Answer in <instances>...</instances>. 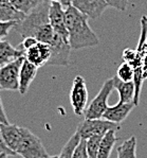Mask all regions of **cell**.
Masks as SVG:
<instances>
[{"instance_id":"2","label":"cell","mask_w":147,"mask_h":158,"mask_svg":"<svg viewBox=\"0 0 147 158\" xmlns=\"http://www.w3.org/2000/svg\"><path fill=\"white\" fill-rule=\"evenodd\" d=\"M51 1L50 0H43L42 3L36 9L33 10L31 13L26 15L25 18L19 21L18 25L14 29L20 34L22 38L26 37H34V34L39 27L45 23H49V9Z\"/></svg>"},{"instance_id":"5","label":"cell","mask_w":147,"mask_h":158,"mask_svg":"<svg viewBox=\"0 0 147 158\" xmlns=\"http://www.w3.org/2000/svg\"><path fill=\"white\" fill-rule=\"evenodd\" d=\"M120 127V124L108 121L104 118L85 119L78 124L76 133L79 135L81 139H88L95 135H104L110 130L119 131Z\"/></svg>"},{"instance_id":"16","label":"cell","mask_w":147,"mask_h":158,"mask_svg":"<svg viewBox=\"0 0 147 158\" xmlns=\"http://www.w3.org/2000/svg\"><path fill=\"white\" fill-rule=\"evenodd\" d=\"M113 79V86L114 89H117L120 96V102L122 103H130L134 100V92H136V87H134L133 81L131 82H123L115 75Z\"/></svg>"},{"instance_id":"26","label":"cell","mask_w":147,"mask_h":158,"mask_svg":"<svg viewBox=\"0 0 147 158\" xmlns=\"http://www.w3.org/2000/svg\"><path fill=\"white\" fill-rule=\"evenodd\" d=\"M19 21H0V40L9 35L10 31L18 25Z\"/></svg>"},{"instance_id":"31","label":"cell","mask_w":147,"mask_h":158,"mask_svg":"<svg viewBox=\"0 0 147 158\" xmlns=\"http://www.w3.org/2000/svg\"><path fill=\"white\" fill-rule=\"evenodd\" d=\"M0 123H2V124H8V123H10L6 111H4V107H3V104H2L1 98H0Z\"/></svg>"},{"instance_id":"22","label":"cell","mask_w":147,"mask_h":158,"mask_svg":"<svg viewBox=\"0 0 147 158\" xmlns=\"http://www.w3.org/2000/svg\"><path fill=\"white\" fill-rule=\"evenodd\" d=\"M79 141H81V137L75 132L69 138V140L66 142V144L62 147L61 154L58 155V158H73L74 150H75L76 145L78 144Z\"/></svg>"},{"instance_id":"10","label":"cell","mask_w":147,"mask_h":158,"mask_svg":"<svg viewBox=\"0 0 147 158\" xmlns=\"http://www.w3.org/2000/svg\"><path fill=\"white\" fill-rule=\"evenodd\" d=\"M49 23L56 34L68 40V31L65 23V8L59 2H52L49 9Z\"/></svg>"},{"instance_id":"34","label":"cell","mask_w":147,"mask_h":158,"mask_svg":"<svg viewBox=\"0 0 147 158\" xmlns=\"http://www.w3.org/2000/svg\"><path fill=\"white\" fill-rule=\"evenodd\" d=\"M8 2H10V0H0V4L1 3H8Z\"/></svg>"},{"instance_id":"14","label":"cell","mask_w":147,"mask_h":158,"mask_svg":"<svg viewBox=\"0 0 147 158\" xmlns=\"http://www.w3.org/2000/svg\"><path fill=\"white\" fill-rule=\"evenodd\" d=\"M0 127H1L2 136H3V139L6 145L12 151L16 152L21 137V127H19L16 124H11V123H8V124L0 123Z\"/></svg>"},{"instance_id":"8","label":"cell","mask_w":147,"mask_h":158,"mask_svg":"<svg viewBox=\"0 0 147 158\" xmlns=\"http://www.w3.org/2000/svg\"><path fill=\"white\" fill-rule=\"evenodd\" d=\"M51 48V56L47 65L49 66H68L70 63V52L71 47L68 40H65L58 34H56L50 44Z\"/></svg>"},{"instance_id":"25","label":"cell","mask_w":147,"mask_h":158,"mask_svg":"<svg viewBox=\"0 0 147 158\" xmlns=\"http://www.w3.org/2000/svg\"><path fill=\"white\" fill-rule=\"evenodd\" d=\"M134 69L132 68L128 63L124 62L120 65L117 71V77L123 82H131L133 81Z\"/></svg>"},{"instance_id":"33","label":"cell","mask_w":147,"mask_h":158,"mask_svg":"<svg viewBox=\"0 0 147 158\" xmlns=\"http://www.w3.org/2000/svg\"><path fill=\"white\" fill-rule=\"evenodd\" d=\"M9 155L6 154V153H0V158H8Z\"/></svg>"},{"instance_id":"15","label":"cell","mask_w":147,"mask_h":158,"mask_svg":"<svg viewBox=\"0 0 147 158\" xmlns=\"http://www.w3.org/2000/svg\"><path fill=\"white\" fill-rule=\"evenodd\" d=\"M25 56V50L13 47L6 40H0V67L6 65L19 57Z\"/></svg>"},{"instance_id":"20","label":"cell","mask_w":147,"mask_h":158,"mask_svg":"<svg viewBox=\"0 0 147 158\" xmlns=\"http://www.w3.org/2000/svg\"><path fill=\"white\" fill-rule=\"evenodd\" d=\"M55 35H56V33L54 32L52 26L50 25V23H48L37 29V31H36L34 34V37L39 43L50 45V44L53 42V40H54Z\"/></svg>"},{"instance_id":"1","label":"cell","mask_w":147,"mask_h":158,"mask_svg":"<svg viewBox=\"0 0 147 158\" xmlns=\"http://www.w3.org/2000/svg\"><path fill=\"white\" fill-rule=\"evenodd\" d=\"M65 23L71 49L92 48L100 44L97 35L88 23V16L79 12L72 4L65 9Z\"/></svg>"},{"instance_id":"18","label":"cell","mask_w":147,"mask_h":158,"mask_svg":"<svg viewBox=\"0 0 147 158\" xmlns=\"http://www.w3.org/2000/svg\"><path fill=\"white\" fill-rule=\"evenodd\" d=\"M26 15L16 10L10 2L0 4V21H21Z\"/></svg>"},{"instance_id":"35","label":"cell","mask_w":147,"mask_h":158,"mask_svg":"<svg viewBox=\"0 0 147 158\" xmlns=\"http://www.w3.org/2000/svg\"><path fill=\"white\" fill-rule=\"evenodd\" d=\"M43 158H58V156H56V155H55V156H50V155H47V156L43 157Z\"/></svg>"},{"instance_id":"9","label":"cell","mask_w":147,"mask_h":158,"mask_svg":"<svg viewBox=\"0 0 147 158\" xmlns=\"http://www.w3.org/2000/svg\"><path fill=\"white\" fill-rule=\"evenodd\" d=\"M72 6L91 19L100 18L109 8L105 0H73Z\"/></svg>"},{"instance_id":"4","label":"cell","mask_w":147,"mask_h":158,"mask_svg":"<svg viewBox=\"0 0 147 158\" xmlns=\"http://www.w3.org/2000/svg\"><path fill=\"white\" fill-rule=\"evenodd\" d=\"M114 89L113 86V79H108L104 82L102 88L100 89L96 97L91 101L88 108L85 110L86 119H101L104 116V113L108 107V99Z\"/></svg>"},{"instance_id":"30","label":"cell","mask_w":147,"mask_h":158,"mask_svg":"<svg viewBox=\"0 0 147 158\" xmlns=\"http://www.w3.org/2000/svg\"><path fill=\"white\" fill-rule=\"evenodd\" d=\"M37 43H38V40H36L35 37H31V36L30 37H26V38H23V40H22L21 48H22L23 50H26V49H29V48L33 47V46Z\"/></svg>"},{"instance_id":"3","label":"cell","mask_w":147,"mask_h":158,"mask_svg":"<svg viewBox=\"0 0 147 158\" xmlns=\"http://www.w3.org/2000/svg\"><path fill=\"white\" fill-rule=\"evenodd\" d=\"M16 154L23 158H43L48 155L42 140L26 127H21V137Z\"/></svg>"},{"instance_id":"21","label":"cell","mask_w":147,"mask_h":158,"mask_svg":"<svg viewBox=\"0 0 147 158\" xmlns=\"http://www.w3.org/2000/svg\"><path fill=\"white\" fill-rule=\"evenodd\" d=\"M43 0H10V3L19 12L28 15L29 13L37 8Z\"/></svg>"},{"instance_id":"13","label":"cell","mask_w":147,"mask_h":158,"mask_svg":"<svg viewBox=\"0 0 147 158\" xmlns=\"http://www.w3.org/2000/svg\"><path fill=\"white\" fill-rule=\"evenodd\" d=\"M38 68L26 60V58L23 60L22 65L20 68V72H19V88L18 91L21 94H26V91L29 90L31 83L34 81L36 74H37Z\"/></svg>"},{"instance_id":"32","label":"cell","mask_w":147,"mask_h":158,"mask_svg":"<svg viewBox=\"0 0 147 158\" xmlns=\"http://www.w3.org/2000/svg\"><path fill=\"white\" fill-rule=\"evenodd\" d=\"M142 70H143V73L145 75V77L147 79V53L143 55L142 57V64H141Z\"/></svg>"},{"instance_id":"23","label":"cell","mask_w":147,"mask_h":158,"mask_svg":"<svg viewBox=\"0 0 147 158\" xmlns=\"http://www.w3.org/2000/svg\"><path fill=\"white\" fill-rule=\"evenodd\" d=\"M142 57L143 56L140 54L138 51L129 49V48L125 49L124 52H123V58H124V60L126 63H128L133 69H136V68H138V67H141Z\"/></svg>"},{"instance_id":"17","label":"cell","mask_w":147,"mask_h":158,"mask_svg":"<svg viewBox=\"0 0 147 158\" xmlns=\"http://www.w3.org/2000/svg\"><path fill=\"white\" fill-rule=\"evenodd\" d=\"M115 130H110L106 132L102 137L98 149L97 158H109L111 155L112 149L114 147L115 142L117 141V138L115 136Z\"/></svg>"},{"instance_id":"7","label":"cell","mask_w":147,"mask_h":158,"mask_svg":"<svg viewBox=\"0 0 147 158\" xmlns=\"http://www.w3.org/2000/svg\"><path fill=\"white\" fill-rule=\"evenodd\" d=\"M88 102V89L83 77L76 75L70 89V104L76 116H81L86 110Z\"/></svg>"},{"instance_id":"29","label":"cell","mask_w":147,"mask_h":158,"mask_svg":"<svg viewBox=\"0 0 147 158\" xmlns=\"http://www.w3.org/2000/svg\"><path fill=\"white\" fill-rule=\"evenodd\" d=\"M0 153H6L9 156L10 155H16V152L12 151L8 145H6V143L3 139V136H2L1 127H0Z\"/></svg>"},{"instance_id":"19","label":"cell","mask_w":147,"mask_h":158,"mask_svg":"<svg viewBox=\"0 0 147 158\" xmlns=\"http://www.w3.org/2000/svg\"><path fill=\"white\" fill-rule=\"evenodd\" d=\"M117 151V158H137V138L132 136L126 139Z\"/></svg>"},{"instance_id":"24","label":"cell","mask_w":147,"mask_h":158,"mask_svg":"<svg viewBox=\"0 0 147 158\" xmlns=\"http://www.w3.org/2000/svg\"><path fill=\"white\" fill-rule=\"evenodd\" d=\"M103 135H95L92 137L86 139V147L88 158H97L98 149H100V143L102 140Z\"/></svg>"},{"instance_id":"12","label":"cell","mask_w":147,"mask_h":158,"mask_svg":"<svg viewBox=\"0 0 147 158\" xmlns=\"http://www.w3.org/2000/svg\"><path fill=\"white\" fill-rule=\"evenodd\" d=\"M134 107H136V105H134L133 102L122 103V102L119 101V103H117L115 105L108 106L104 113L103 118L108 121H111V122L120 124L128 117V115L131 113Z\"/></svg>"},{"instance_id":"6","label":"cell","mask_w":147,"mask_h":158,"mask_svg":"<svg viewBox=\"0 0 147 158\" xmlns=\"http://www.w3.org/2000/svg\"><path fill=\"white\" fill-rule=\"evenodd\" d=\"M25 60L19 57L13 62L0 67V91H16L19 88V72Z\"/></svg>"},{"instance_id":"11","label":"cell","mask_w":147,"mask_h":158,"mask_svg":"<svg viewBox=\"0 0 147 158\" xmlns=\"http://www.w3.org/2000/svg\"><path fill=\"white\" fill-rule=\"evenodd\" d=\"M50 56H51V48L49 45L43 43L38 42L33 47L25 50V58L37 68L47 65Z\"/></svg>"},{"instance_id":"28","label":"cell","mask_w":147,"mask_h":158,"mask_svg":"<svg viewBox=\"0 0 147 158\" xmlns=\"http://www.w3.org/2000/svg\"><path fill=\"white\" fill-rule=\"evenodd\" d=\"M109 8H113L117 11H126L129 0H105Z\"/></svg>"},{"instance_id":"27","label":"cell","mask_w":147,"mask_h":158,"mask_svg":"<svg viewBox=\"0 0 147 158\" xmlns=\"http://www.w3.org/2000/svg\"><path fill=\"white\" fill-rule=\"evenodd\" d=\"M73 158H88L86 147V139H81V141L76 145L73 153Z\"/></svg>"}]
</instances>
